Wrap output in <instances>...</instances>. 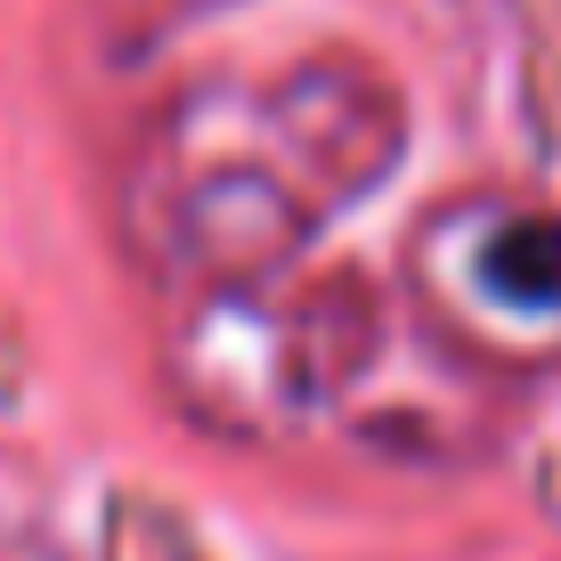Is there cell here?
I'll return each mask as SVG.
<instances>
[{
    "label": "cell",
    "instance_id": "cell-1",
    "mask_svg": "<svg viewBox=\"0 0 561 561\" xmlns=\"http://www.w3.org/2000/svg\"><path fill=\"white\" fill-rule=\"evenodd\" d=\"M496 285L529 309H553L561 301V228L546 220H520L505 244H496Z\"/></svg>",
    "mask_w": 561,
    "mask_h": 561
}]
</instances>
